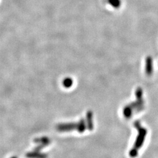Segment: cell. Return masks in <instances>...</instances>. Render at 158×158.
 I'll use <instances>...</instances> for the list:
<instances>
[{
  "mask_svg": "<svg viewBox=\"0 0 158 158\" xmlns=\"http://www.w3.org/2000/svg\"><path fill=\"white\" fill-rule=\"evenodd\" d=\"M108 2L110 5L115 8H118L121 5L120 0H108Z\"/></svg>",
  "mask_w": 158,
  "mask_h": 158,
  "instance_id": "cell-5",
  "label": "cell"
},
{
  "mask_svg": "<svg viewBox=\"0 0 158 158\" xmlns=\"http://www.w3.org/2000/svg\"><path fill=\"white\" fill-rule=\"evenodd\" d=\"M135 127L138 131V135L135 140V142L133 146V148L131 149L130 152V156L131 158H135L137 156L138 153V150L142 147L143 144L145 137L146 135V130L140 127V123L136 122L135 123Z\"/></svg>",
  "mask_w": 158,
  "mask_h": 158,
  "instance_id": "cell-1",
  "label": "cell"
},
{
  "mask_svg": "<svg viewBox=\"0 0 158 158\" xmlns=\"http://www.w3.org/2000/svg\"><path fill=\"white\" fill-rule=\"evenodd\" d=\"M26 157L28 158H47L48 155L44 153H41L40 151L33 150L27 153Z\"/></svg>",
  "mask_w": 158,
  "mask_h": 158,
  "instance_id": "cell-3",
  "label": "cell"
},
{
  "mask_svg": "<svg viewBox=\"0 0 158 158\" xmlns=\"http://www.w3.org/2000/svg\"><path fill=\"white\" fill-rule=\"evenodd\" d=\"M87 128L85 125L84 120H81L77 123L60 124L57 126V130L59 131H67L71 130H77L79 132H83Z\"/></svg>",
  "mask_w": 158,
  "mask_h": 158,
  "instance_id": "cell-2",
  "label": "cell"
},
{
  "mask_svg": "<svg viewBox=\"0 0 158 158\" xmlns=\"http://www.w3.org/2000/svg\"><path fill=\"white\" fill-rule=\"evenodd\" d=\"M34 142L38 143V144H41V145H44L45 146L48 145L50 143V140L47 138V137H42V138H36L34 140Z\"/></svg>",
  "mask_w": 158,
  "mask_h": 158,
  "instance_id": "cell-4",
  "label": "cell"
},
{
  "mask_svg": "<svg viewBox=\"0 0 158 158\" xmlns=\"http://www.w3.org/2000/svg\"><path fill=\"white\" fill-rule=\"evenodd\" d=\"M71 83H72V81H71V80H70V79H67V80H66L64 81V86H66V87H69V86H70V85L71 84Z\"/></svg>",
  "mask_w": 158,
  "mask_h": 158,
  "instance_id": "cell-6",
  "label": "cell"
},
{
  "mask_svg": "<svg viewBox=\"0 0 158 158\" xmlns=\"http://www.w3.org/2000/svg\"><path fill=\"white\" fill-rule=\"evenodd\" d=\"M11 158H17L16 156H13V157H12Z\"/></svg>",
  "mask_w": 158,
  "mask_h": 158,
  "instance_id": "cell-7",
  "label": "cell"
}]
</instances>
